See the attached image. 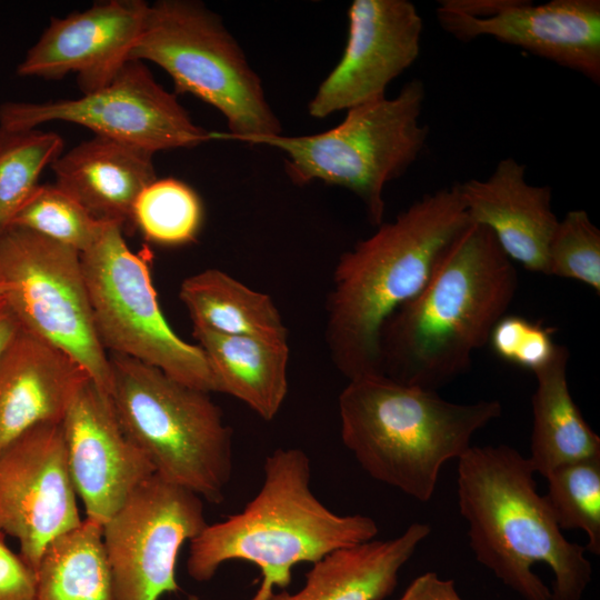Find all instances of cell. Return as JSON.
I'll list each match as a JSON object with an SVG mask.
<instances>
[{
	"mask_svg": "<svg viewBox=\"0 0 600 600\" xmlns=\"http://www.w3.org/2000/svg\"><path fill=\"white\" fill-rule=\"evenodd\" d=\"M512 262L487 227L469 222L420 292L383 324L382 373L437 391L467 372L517 293Z\"/></svg>",
	"mask_w": 600,
	"mask_h": 600,
	"instance_id": "1",
	"label": "cell"
},
{
	"mask_svg": "<svg viewBox=\"0 0 600 600\" xmlns=\"http://www.w3.org/2000/svg\"><path fill=\"white\" fill-rule=\"evenodd\" d=\"M512 447L471 446L458 459V504L478 562L523 600H581L592 577L586 548L569 541Z\"/></svg>",
	"mask_w": 600,
	"mask_h": 600,
	"instance_id": "2",
	"label": "cell"
},
{
	"mask_svg": "<svg viewBox=\"0 0 600 600\" xmlns=\"http://www.w3.org/2000/svg\"><path fill=\"white\" fill-rule=\"evenodd\" d=\"M468 223L456 183L424 194L341 254L324 334L333 364L348 380L382 373L383 324L420 292L444 248Z\"/></svg>",
	"mask_w": 600,
	"mask_h": 600,
	"instance_id": "3",
	"label": "cell"
},
{
	"mask_svg": "<svg viewBox=\"0 0 600 600\" xmlns=\"http://www.w3.org/2000/svg\"><path fill=\"white\" fill-rule=\"evenodd\" d=\"M311 474V461L300 448H278L268 454L257 494L240 512L207 523L190 541V578L208 581L226 562H250L261 576L250 600H268L291 583L297 564H312L374 539L376 521L330 510L312 491Z\"/></svg>",
	"mask_w": 600,
	"mask_h": 600,
	"instance_id": "4",
	"label": "cell"
},
{
	"mask_svg": "<svg viewBox=\"0 0 600 600\" xmlns=\"http://www.w3.org/2000/svg\"><path fill=\"white\" fill-rule=\"evenodd\" d=\"M343 446L372 479L429 501L441 468L499 418L498 400L456 403L386 374L348 380L338 400Z\"/></svg>",
	"mask_w": 600,
	"mask_h": 600,
	"instance_id": "5",
	"label": "cell"
},
{
	"mask_svg": "<svg viewBox=\"0 0 600 600\" xmlns=\"http://www.w3.org/2000/svg\"><path fill=\"white\" fill-rule=\"evenodd\" d=\"M109 359L112 407L154 474L221 502L233 472V432L210 393L133 358Z\"/></svg>",
	"mask_w": 600,
	"mask_h": 600,
	"instance_id": "6",
	"label": "cell"
},
{
	"mask_svg": "<svg viewBox=\"0 0 600 600\" xmlns=\"http://www.w3.org/2000/svg\"><path fill=\"white\" fill-rule=\"evenodd\" d=\"M130 60H148L172 79L177 93L214 107L234 139L252 144L282 133L258 73L221 17L196 0H158L148 7Z\"/></svg>",
	"mask_w": 600,
	"mask_h": 600,
	"instance_id": "7",
	"label": "cell"
},
{
	"mask_svg": "<svg viewBox=\"0 0 600 600\" xmlns=\"http://www.w3.org/2000/svg\"><path fill=\"white\" fill-rule=\"evenodd\" d=\"M426 99L419 79L407 82L393 98H380L347 110L338 126L309 136L277 134L256 140L284 154L290 180L299 186L314 180L354 193L371 224L383 222L386 186L401 177L419 158L429 136L421 122Z\"/></svg>",
	"mask_w": 600,
	"mask_h": 600,
	"instance_id": "8",
	"label": "cell"
},
{
	"mask_svg": "<svg viewBox=\"0 0 600 600\" xmlns=\"http://www.w3.org/2000/svg\"><path fill=\"white\" fill-rule=\"evenodd\" d=\"M80 258L96 329L107 351L156 367L191 388L217 392L203 350L182 340L168 323L147 256L129 249L120 224L104 222Z\"/></svg>",
	"mask_w": 600,
	"mask_h": 600,
	"instance_id": "9",
	"label": "cell"
},
{
	"mask_svg": "<svg viewBox=\"0 0 600 600\" xmlns=\"http://www.w3.org/2000/svg\"><path fill=\"white\" fill-rule=\"evenodd\" d=\"M0 282L21 329L69 356L110 397L109 353L96 329L80 252L12 226L0 236Z\"/></svg>",
	"mask_w": 600,
	"mask_h": 600,
	"instance_id": "10",
	"label": "cell"
},
{
	"mask_svg": "<svg viewBox=\"0 0 600 600\" xmlns=\"http://www.w3.org/2000/svg\"><path fill=\"white\" fill-rule=\"evenodd\" d=\"M50 121L77 123L153 153L213 139V132L196 124L177 96L161 87L140 60H128L108 84L77 99L0 106L3 130H31Z\"/></svg>",
	"mask_w": 600,
	"mask_h": 600,
	"instance_id": "11",
	"label": "cell"
},
{
	"mask_svg": "<svg viewBox=\"0 0 600 600\" xmlns=\"http://www.w3.org/2000/svg\"><path fill=\"white\" fill-rule=\"evenodd\" d=\"M203 500L153 474L102 526L114 600L177 592V561L207 526Z\"/></svg>",
	"mask_w": 600,
	"mask_h": 600,
	"instance_id": "12",
	"label": "cell"
},
{
	"mask_svg": "<svg viewBox=\"0 0 600 600\" xmlns=\"http://www.w3.org/2000/svg\"><path fill=\"white\" fill-rule=\"evenodd\" d=\"M62 422L39 424L0 451V533L18 540L34 571L46 547L77 527Z\"/></svg>",
	"mask_w": 600,
	"mask_h": 600,
	"instance_id": "13",
	"label": "cell"
},
{
	"mask_svg": "<svg viewBox=\"0 0 600 600\" xmlns=\"http://www.w3.org/2000/svg\"><path fill=\"white\" fill-rule=\"evenodd\" d=\"M343 53L308 103L316 119L386 97L419 57L422 18L408 0H354Z\"/></svg>",
	"mask_w": 600,
	"mask_h": 600,
	"instance_id": "14",
	"label": "cell"
},
{
	"mask_svg": "<svg viewBox=\"0 0 600 600\" xmlns=\"http://www.w3.org/2000/svg\"><path fill=\"white\" fill-rule=\"evenodd\" d=\"M69 474L86 517L111 519L154 470L119 422L110 397L84 382L62 420Z\"/></svg>",
	"mask_w": 600,
	"mask_h": 600,
	"instance_id": "15",
	"label": "cell"
},
{
	"mask_svg": "<svg viewBox=\"0 0 600 600\" xmlns=\"http://www.w3.org/2000/svg\"><path fill=\"white\" fill-rule=\"evenodd\" d=\"M441 27L460 41L492 37L600 83V1L552 0L534 4L504 0L488 17L439 4Z\"/></svg>",
	"mask_w": 600,
	"mask_h": 600,
	"instance_id": "16",
	"label": "cell"
},
{
	"mask_svg": "<svg viewBox=\"0 0 600 600\" xmlns=\"http://www.w3.org/2000/svg\"><path fill=\"white\" fill-rule=\"evenodd\" d=\"M148 7L142 0H110L52 18L18 64V74L61 79L74 73L82 94L101 89L130 60Z\"/></svg>",
	"mask_w": 600,
	"mask_h": 600,
	"instance_id": "17",
	"label": "cell"
},
{
	"mask_svg": "<svg viewBox=\"0 0 600 600\" xmlns=\"http://www.w3.org/2000/svg\"><path fill=\"white\" fill-rule=\"evenodd\" d=\"M526 174L527 166L509 157L487 179L457 184L469 222L487 227L511 261L548 274V247L559 219L551 188L528 183Z\"/></svg>",
	"mask_w": 600,
	"mask_h": 600,
	"instance_id": "18",
	"label": "cell"
},
{
	"mask_svg": "<svg viewBox=\"0 0 600 600\" xmlns=\"http://www.w3.org/2000/svg\"><path fill=\"white\" fill-rule=\"evenodd\" d=\"M88 380L69 356L21 329L0 360V451L39 424L62 422Z\"/></svg>",
	"mask_w": 600,
	"mask_h": 600,
	"instance_id": "19",
	"label": "cell"
},
{
	"mask_svg": "<svg viewBox=\"0 0 600 600\" xmlns=\"http://www.w3.org/2000/svg\"><path fill=\"white\" fill-rule=\"evenodd\" d=\"M153 152L94 134L52 164L56 184L97 220L133 226L140 193L157 179Z\"/></svg>",
	"mask_w": 600,
	"mask_h": 600,
	"instance_id": "20",
	"label": "cell"
},
{
	"mask_svg": "<svg viewBox=\"0 0 600 600\" xmlns=\"http://www.w3.org/2000/svg\"><path fill=\"white\" fill-rule=\"evenodd\" d=\"M430 532L428 523L413 522L396 538L372 539L333 551L312 563L298 591H277L268 600H384Z\"/></svg>",
	"mask_w": 600,
	"mask_h": 600,
	"instance_id": "21",
	"label": "cell"
},
{
	"mask_svg": "<svg viewBox=\"0 0 600 600\" xmlns=\"http://www.w3.org/2000/svg\"><path fill=\"white\" fill-rule=\"evenodd\" d=\"M192 334L207 357L217 392L240 400L263 420L274 419L288 393V341L197 327Z\"/></svg>",
	"mask_w": 600,
	"mask_h": 600,
	"instance_id": "22",
	"label": "cell"
},
{
	"mask_svg": "<svg viewBox=\"0 0 600 600\" xmlns=\"http://www.w3.org/2000/svg\"><path fill=\"white\" fill-rule=\"evenodd\" d=\"M569 350L558 344L550 362L534 372L530 457L544 478L553 469L600 457V438L583 419L568 386Z\"/></svg>",
	"mask_w": 600,
	"mask_h": 600,
	"instance_id": "23",
	"label": "cell"
},
{
	"mask_svg": "<svg viewBox=\"0 0 600 600\" xmlns=\"http://www.w3.org/2000/svg\"><path fill=\"white\" fill-rule=\"evenodd\" d=\"M179 296L193 327L226 336L287 340L288 330L270 296L219 269L189 276Z\"/></svg>",
	"mask_w": 600,
	"mask_h": 600,
	"instance_id": "24",
	"label": "cell"
},
{
	"mask_svg": "<svg viewBox=\"0 0 600 600\" xmlns=\"http://www.w3.org/2000/svg\"><path fill=\"white\" fill-rule=\"evenodd\" d=\"M34 576L36 600H114L102 526L84 518L54 538Z\"/></svg>",
	"mask_w": 600,
	"mask_h": 600,
	"instance_id": "25",
	"label": "cell"
},
{
	"mask_svg": "<svg viewBox=\"0 0 600 600\" xmlns=\"http://www.w3.org/2000/svg\"><path fill=\"white\" fill-rule=\"evenodd\" d=\"M62 150L63 141L54 132L0 129V236L11 227L17 211L39 184L42 170Z\"/></svg>",
	"mask_w": 600,
	"mask_h": 600,
	"instance_id": "26",
	"label": "cell"
},
{
	"mask_svg": "<svg viewBox=\"0 0 600 600\" xmlns=\"http://www.w3.org/2000/svg\"><path fill=\"white\" fill-rule=\"evenodd\" d=\"M203 219L199 196L187 183L156 179L138 197L133 226L151 242L181 246L197 237Z\"/></svg>",
	"mask_w": 600,
	"mask_h": 600,
	"instance_id": "27",
	"label": "cell"
},
{
	"mask_svg": "<svg viewBox=\"0 0 600 600\" xmlns=\"http://www.w3.org/2000/svg\"><path fill=\"white\" fill-rule=\"evenodd\" d=\"M544 496L561 530L580 529L587 551L600 553V457L560 466L546 477Z\"/></svg>",
	"mask_w": 600,
	"mask_h": 600,
	"instance_id": "28",
	"label": "cell"
},
{
	"mask_svg": "<svg viewBox=\"0 0 600 600\" xmlns=\"http://www.w3.org/2000/svg\"><path fill=\"white\" fill-rule=\"evenodd\" d=\"M104 222L54 184H38L17 211L11 227H20L83 252Z\"/></svg>",
	"mask_w": 600,
	"mask_h": 600,
	"instance_id": "29",
	"label": "cell"
},
{
	"mask_svg": "<svg viewBox=\"0 0 600 600\" xmlns=\"http://www.w3.org/2000/svg\"><path fill=\"white\" fill-rule=\"evenodd\" d=\"M548 274L580 281L600 293V231L587 211L571 210L559 220L548 247Z\"/></svg>",
	"mask_w": 600,
	"mask_h": 600,
	"instance_id": "30",
	"label": "cell"
},
{
	"mask_svg": "<svg viewBox=\"0 0 600 600\" xmlns=\"http://www.w3.org/2000/svg\"><path fill=\"white\" fill-rule=\"evenodd\" d=\"M553 329L528 319L506 314L493 327L488 343L502 360L533 373L547 366L557 346Z\"/></svg>",
	"mask_w": 600,
	"mask_h": 600,
	"instance_id": "31",
	"label": "cell"
},
{
	"mask_svg": "<svg viewBox=\"0 0 600 600\" xmlns=\"http://www.w3.org/2000/svg\"><path fill=\"white\" fill-rule=\"evenodd\" d=\"M0 600H36L34 571L14 553L0 533Z\"/></svg>",
	"mask_w": 600,
	"mask_h": 600,
	"instance_id": "32",
	"label": "cell"
},
{
	"mask_svg": "<svg viewBox=\"0 0 600 600\" xmlns=\"http://www.w3.org/2000/svg\"><path fill=\"white\" fill-rule=\"evenodd\" d=\"M397 600H463L452 579H442L436 572H426L411 581Z\"/></svg>",
	"mask_w": 600,
	"mask_h": 600,
	"instance_id": "33",
	"label": "cell"
},
{
	"mask_svg": "<svg viewBox=\"0 0 600 600\" xmlns=\"http://www.w3.org/2000/svg\"><path fill=\"white\" fill-rule=\"evenodd\" d=\"M20 330L21 327L10 310L4 297L0 298V360Z\"/></svg>",
	"mask_w": 600,
	"mask_h": 600,
	"instance_id": "34",
	"label": "cell"
},
{
	"mask_svg": "<svg viewBox=\"0 0 600 600\" xmlns=\"http://www.w3.org/2000/svg\"><path fill=\"white\" fill-rule=\"evenodd\" d=\"M6 289H7L6 284L2 283V282H0V298H3V297H4V294H6Z\"/></svg>",
	"mask_w": 600,
	"mask_h": 600,
	"instance_id": "35",
	"label": "cell"
},
{
	"mask_svg": "<svg viewBox=\"0 0 600 600\" xmlns=\"http://www.w3.org/2000/svg\"><path fill=\"white\" fill-rule=\"evenodd\" d=\"M203 600H208V599H203Z\"/></svg>",
	"mask_w": 600,
	"mask_h": 600,
	"instance_id": "36",
	"label": "cell"
}]
</instances>
